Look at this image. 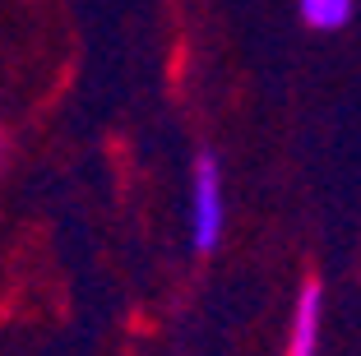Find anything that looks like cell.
<instances>
[{
  "label": "cell",
  "mask_w": 361,
  "mask_h": 356,
  "mask_svg": "<svg viewBox=\"0 0 361 356\" xmlns=\"http://www.w3.org/2000/svg\"><path fill=\"white\" fill-rule=\"evenodd\" d=\"M223 171L209 153L195 157V171H190V241L200 254H209L213 245L223 241Z\"/></svg>",
  "instance_id": "6da1fadb"
},
{
  "label": "cell",
  "mask_w": 361,
  "mask_h": 356,
  "mask_svg": "<svg viewBox=\"0 0 361 356\" xmlns=\"http://www.w3.org/2000/svg\"><path fill=\"white\" fill-rule=\"evenodd\" d=\"M319 305H324V292L310 278L297 292V310H292V338H287V356H315L319 347Z\"/></svg>",
  "instance_id": "7a4b0ae2"
},
{
  "label": "cell",
  "mask_w": 361,
  "mask_h": 356,
  "mask_svg": "<svg viewBox=\"0 0 361 356\" xmlns=\"http://www.w3.org/2000/svg\"><path fill=\"white\" fill-rule=\"evenodd\" d=\"M301 19L319 32H334L352 19V0H301Z\"/></svg>",
  "instance_id": "3957f363"
}]
</instances>
